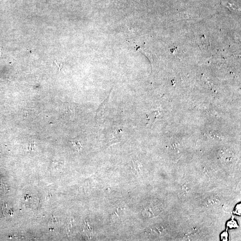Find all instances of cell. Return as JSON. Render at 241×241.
Listing matches in <instances>:
<instances>
[{"mask_svg":"<svg viewBox=\"0 0 241 241\" xmlns=\"http://www.w3.org/2000/svg\"><path fill=\"white\" fill-rule=\"evenodd\" d=\"M71 143H72V145L75 150H77L78 151H79V150H81L82 147L80 142H79L78 141H72Z\"/></svg>","mask_w":241,"mask_h":241,"instance_id":"obj_4","label":"cell"},{"mask_svg":"<svg viewBox=\"0 0 241 241\" xmlns=\"http://www.w3.org/2000/svg\"><path fill=\"white\" fill-rule=\"evenodd\" d=\"M108 146H111L120 143L122 138V134L120 130H112L109 134L108 137Z\"/></svg>","mask_w":241,"mask_h":241,"instance_id":"obj_1","label":"cell"},{"mask_svg":"<svg viewBox=\"0 0 241 241\" xmlns=\"http://www.w3.org/2000/svg\"><path fill=\"white\" fill-rule=\"evenodd\" d=\"M160 211V206L156 202L151 203L145 209L144 213L147 216H154L159 214Z\"/></svg>","mask_w":241,"mask_h":241,"instance_id":"obj_3","label":"cell"},{"mask_svg":"<svg viewBox=\"0 0 241 241\" xmlns=\"http://www.w3.org/2000/svg\"><path fill=\"white\" fill-rule=\"evenodd\" d=\"M66 111L67 114L70 115H73L74 114L75 110L74 108L71 107V106H68V107L66 109Z\"/></svg>","mask_w":241,"mask_h":241,"instance_id":"obj_5","label":"cell"},{"mask_svg":"<svg viewBox=\"0 0 241 241\" xmlns=\"http://www.w3.org/2000/svg\"><path fill=\"white\" fill-rule=\"evenodd\" d=\"M111 93L112 92H110V93L107 98L103 101V103L100 105V106L96 111V118L97 121L102 119L104 115L105 114V113L106 111V108L108 107V105H109V102L110 101L111 96Z\"/></svg>","mask_w":241,"mask_h":241,"instance_id":"obj_2","label":"cell"}]
</instances>
